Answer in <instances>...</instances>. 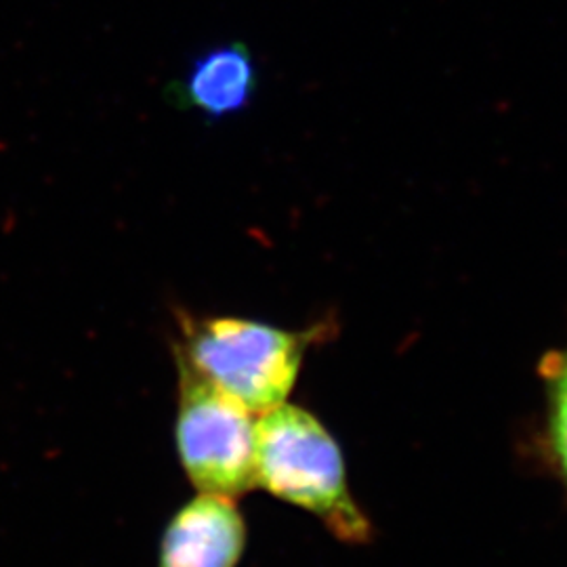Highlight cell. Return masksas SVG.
<instances>
[{
    "label": "cell",
    "instance_id": "cell-5",
    "mask_svg": "<svg viewBox=\"0 0 567 567\" xmlns=\"http://www.w3.org/2000/svg\"><path fill=\"white\" fill-rule=\"evenodd\" d=\"M257 91V65L243 42H227L192 61L177 93L206 118L219 121L243 112Z\"/></svg>",
    "mask_w": 567,
    "mask_h": 567
},
{
    "label": "cell",
    "instance_id": "cell-4",
    "mask_svg": "<svg viewBox=\"0 0 567 567\" xmlns=\"http://www.w3.org/2000/svg\"><path fill=\"white\" fill-rule=\"evenodd\" d=\"M244 548L246 524L234 498L200 492L164 529L158 567H238Z\"/></svg>",
    "mask_w": 567,
    "mask_h": 567
},
{
    "label": "cell",
    "instance_id": "cell-6",
    "mask_svg": "<svg viewBox=\"0 0 567 567\" xmlns=\"http://www.w3.org/2000/svg\"><path fill=\"white\" fill-rule=\"evenodd\" d=\"M543 377L548 393V440L567 484V347L548 355Z\"/></svg>",
    "mask_w": 567,
    "mask_h": 567
},
{
    "label": "cell",
    "instance_id": "cell-1",
    "mask_svg": "<svg viewBox=\"0 0 567 567\" xmlns=\"http://www.w3.org/2000/svg\"><path fill=\"white\" fill-rule=\"evenodd\" d=\"M255 486L316 515L343 543L372 538L368 517L351 498L341 447L299 405L271 408L255 423Z\"/></svg>",
    "mask_w": 567,
    "mask_h": 567
},
{
    "label": "cell",
    "instance_id": "cell-2",
    "mask_svg": "<svg viewBox=\"0 0 567 567\" xmlns=\"http://www.w3.org/2000/svg\"><path fill=\"white\" fill-rule=\"evenodd\" d=\"M182 328L177 362L261 414L286 404L311 339L244 318H185Z\"/></svg>",
    "mask_w": 567,
    "mask_h": 567
},
{
    "label": "cell",
    "instance_id": "cell-3",
    "mask_svg": "<svg viewBox=\"0 0 567 567\" xmlns=\"http://www.w3.org/2000/svg\"><path fill=\"white\" fill-rule=\"evenodd\" d=\"M175 440L187 480L204 494L238 498L255 487V421L246 405L179 364Z\"/></svg>",
    "mask_w": 567,
    "mask_h": 567
}]
</instances>
